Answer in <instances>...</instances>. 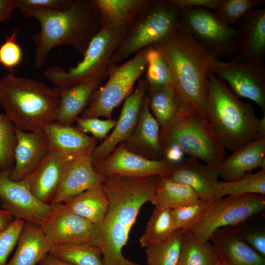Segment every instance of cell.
Segmentation results:
<instances>
[{
    "label": "cell",
    "mask_w": 265,
    "mask_h": 265,
    "mask_svg": "<svg viewBox=\"0 0 265 265\" xmlns=\"http://www.w3.org/2000/svg\"><path fill=\"white\" fill-rule=\"evenodd\" d=\"M159 177H105L101 185L108 209L102 220L93 224L90 239L92 244L101 249L104 265H140L126 259L122 249L140 209L150 201Z\"/></svg>",
    "instance_id": "cell-1"
},
{
    "label": "cell",
    "mask_w": 265,
    "mask_h": 265,
    "mask_svg": "<svg viewBox=\"0 0 265 265\" xmlns=\"http://www.w3.org/2000/svg\"><path fill=\"white\" fill-rule=\"evenodd\" d=\"M27 18L38 20L40 30L32 39L35 44L34 65L42 67L51 50L68 45L83 55L92 38L101 29V18L92 0H75L63 9H20Z\"/></svg>",
    "instance_id": "cell-2"
},
{
    "label": "cell",
    "mask_w": 265,
    "mask_h": 265,
    "mask_svg": "<svg viewBox=\"0 0 265 265\" xmlns=\"http://www.w3.org/2000/svg\"><path fill=\"white\" fill-rule=\"evenodd\" d=\"M154 47L160 52L170 69L183 106L195 109L206 115L207 83L213 57L178 26Z\"/></svg>",
    "instance_id": "cell-3"
},
{
    "label": "cell",
    "mask_w": 265,
    "mask_h": 265,
    "mask_svg": "<svg viewBox=\"0 0 265 265\" xmlns=\"http://www.w3.org/2000/svg\"><path fill=\"white\" fill-rule=\"evenodd\" d=\"M59 94L33 79L10 73L0 79V105L15 127L28 132H43L55 121Z\"/></svg>",
    "instance_id": "cell-4"
},
{
    "label": "cell",
    "mask_w": 265,
    "mask_h": 265,
    "mask_svg": "<svg viewBox=\"0 0 265 265\" xmlns=\"http://www.w3.org/2000/svg\"><path fill=\"white\" fill-rule=\"evenodd\" d=\"M206 116L218 140L230 151L258 137L259 119L253 106L241 101L225 81L212 73L207 83Z\"/></svg>",
    "instance_id": "cell-5"
},
{
    "label": "cell",
    "mask_w": 265,
    "mask_h": 265,
    "mask_svg": "<svg viewBox=\"0 0 265 265\" xmlns=\"http://www.w3.org/2000/svg\"><path fill=\"white\" fill-rule=\"evenodd\" d=\"M159 139L162 149L170 145L206 164L218 169L225 155V149L214 133L206 115L195 109L183 106L163 130Z\"/></svg>",
    "instance_id": "cell-6"
},
{
    "label": "cell",
    "mask_w": 265,
    "mask_h": 265,
    "mask_svg": "<svg viewBox=\"0 0 265 265\" xmlns=\"http://www.w3.org/2000/svg\"><path fill=\"white\" fill-rule=\"evenodd\" d=\"M179 9L170 0H148L137 16L126 26L122 42L108 66L118 64L168 36L177 26Z\"/></svg>",
    "instance_id": "cell-7"
},
{
    "label": "cell",
    "mask_w": 265,
    "mask_h": 265,
    "mask_svg": "<svg viewBox=\"0 0 265 265\" xmlns=\"http://www.w3.org/2000/svg\"><path fill=\"white\" fill-rule=\"evenodd\" d=\"M126 28L121 25L101 28L75 66L67 70L52 67L44 72L45 76L61 88H69L90 80L103 81L108 77L109 61L121 44Z\"/></svg>",
    "instance_id": "cell-8"
},
{
    "label": "cell",
    "mask_w": 265,
    "mask_h": 265,
    "mask_svg": "<svg viewBox=\"0 0 265 265\" xmlns=\"http://www.w3.org/2000/svg\"><path fill=\"white\" fill-rule=\"evenodd\" d=\"M177 26L212 57L230 60L239 51L237 28L222 22L211 10L200 7L179 8Z\"/></svg>",
    "instance_id": "cell-9"
},
{
    "label": "cell",
    "mask_w": 265,
    "mask_h": 265,
    "mask_svg": "<svg viewBox=\"0 0 265 265\" xmlns=\"http://www.w3.org/2000/svg\"><path fill=\"white\" fill-rule=\"evenodd\" d=\"M150 48L141 50L120 65L108 66L107 81L93 92L88 105L80 117L104 116L111 119L113 110L132 94L135 82L144 73Z\"/></svg>",
    "instance_id": "cell-10"
},
{
    "label": "cell",
    "mask_w": 265,
    "mask_h": 265,
    "mask_svg": "<svg viewBox=\"0 0 265 265\" xmlns=\"http://www.w3.org/2000/svg\"><path fill=\"white\" fill-rule=\"evenodd\" d=\"M265 209V195L250 194L227 196L212 200L185 230L202 240H209L216 230L236 226L261 213Z\"/></svg>",
    "instance_id": "cell-11"
},
{
    "label": "cell",
    "mask_w": 265,
    "mask_h": 265,
    "mask_svg": "<svg viewBox=\"0 0 265 265\" xmlns=\"http://www.w3.org/2000/svg\"><path fill=\"white\" fill-rule=\"evenodd\" d=\"M211 73L226 83L238 97L256 103L265 113V64L264 60L243 61L236 55L228 61L213 58Z\"/></svg>",
    "instance_id": "cell-12"
},
{
    "label": "cell",
    "mask_w": 265,
    "mask_h": 265,
    "mask_svg": "<svg viewBox=\"0 0 265 265\" xmlns=\"http://www.w3.org/2000/svg\"><path fill=\"white\" fill-rule=\"evenodd\" d=\"M175 166L163 159H150L135 154L123 142L93 167L97 173L104 177L120 175L143 178L154 176L168 177Z\"/></svg>",
    "instance_id": "cell-13"
},
{
    "label": "cell",
    "mask_w": 265,
    "mask_h": 265,
    "mask_svg": "<svg viewBox=\"0 0 265 265\" xmlns=\"http://www.w3.org/2000/svg\"><path fill=\"white\" fill-rule=\"evenodd\" d=\"M11 169L0 170V202L3 211L16 218L40 225L51 206L39 200L25 181L10 179Z\"/></svg>",
    "instance_id": "cell-14"
},
{
    "label": "cell",
    "mask_w": 265,
    "mask_h": 265,
    "mask_svg": "<svg viewBox=\"0 0 265 265\" xmlns=\"http://www.w3.org/2000/svg\"><path fill=\"white\" fill-rule=\"evenodd\" d=\"M51 206L40 226L53 246L90 242L93 223L72 212L64 203Z\"/></svg>",
    "instance_id": "cell-15"
},
{
    "label": "cell",
    "mask_w": 265,
    "mask_h": 265,
    "mask_svg": "<svg viewBox=\"0 0 265 265\" xmlns=\"http://www.w3.org/2000/svg\"><path fill=\"white\" fill-rule=\"evenodd\" d=\"M147 90L144 78H139L136 88L125 100L113 131L93 150L91 154L93 166L106 159L117 145L125 142L132 135L136 125Z\"/></svg>",
    "instance_id": "cell-16"
},
{
    "label": "cell",
    "mask_w": 265,
    "mask_h": 265,
    "mask_svg": "<svg viewBox=\"0 0 265 265\" xmlns=\"http://www.w3.org/2000/svg\"><path fill=\"white\" fill-rule=\"evenodd\" d=\"M17 142L14 151V165L9 177L16 181H23L39 166L50 148L43 132H28L15 127Z\"/></svg>",
    "instance_id": "cell-17"
},
{
    "label": "cell",
    "mask_w": 265,
    "mask_h": 265,
    "mask_svg": "<svg viewBox=\"0 0 265 265\" xmlns=\"http://www.w3.org/2000/svg\"><path fill=\"white\" fill-rule=\"evenodd\" d=\"M76 158L50 151L37 169L23 181L39 200L50 205L65 170Z\"/></svg>",
    "instance_id": "cell-18"
},
{
    "label": "cell",
    "mask_w": 265,
    "mask_h": 265,
    "mask_svg": "<svg viewBox=\"0 0 265 265\" xmlns=\"http://www.w3.org/2000/svg\"><path fill=\"white\" fill-rule=\"evenodd\" d=\"M167 178L174 183L190 187L199 199H214L219 182L217 169L201 164L197 159H184L175 166Z\"/></svg>",
    "instance_id": "cell-19"
},
{
    "label": "cell",
    "mask_w": 265,
    "mask_h": 265,
    "mask_svg": "<svg viewBox=\"0 0 265 265\" xmlns=\"http://www.w3.org/2000/svg\"><path fill=\"white\" fill-rule=\"evenodd\" d=\"M105 178L94 170L91 154L78 157L65 170L50 205L63 203L86 190L102 184Z\"/></svg>",
    "instance_id": "cell-20"
},
{
    "label": "cell",
    "mask_w": 265,
    "mask_h": 265,
    "mask_svg": "<svg viewBox=\"0 0 265 265\" xmlns=\"http://www.w3.org/2000/svg\"><path fill=\"white\" fill-rule=\"evenodd\" d=\"M159 132V125L150 110L145 94L135 128L123 143L130 151L142 157L150 159H163Z\"/></svg>",
    "instance_id": "cell-21"
},
{
    "label": "cell",
    "mask_w": 265,
    "mask_h": 265,
    "mask_svg": "<svg viewBox=\"0 0 265 265\" xmlns=\"http://www.w3.org/2000/svg\"><path fill=\"white\" fill-rule=\"evenodd\" d=\"M209 240L221 262L228 265H265V257L251 248L234 227L216 230Z\"/></svg>",
    "instance_id": "cell-22"
},
{
    "label": "cell",
    "mask_w": 265,
    "mask_h": 265,
    "mask_svg": "<svg viewBox=\"0 0 265 265\" xmlns=\"http://www.w3.org/2000/svg\"><path fill=\"white\" fill-rule=\"evenodd\" d=\"M240 34L236 56L243 61L264 60L265 57V9L249 11L237 24Z\"/></svg>",
    "instance_id": "cell-23"
},
{
    "label": "cell",
    "mask_w": 265,
    "mask_h": 265,
    "mask_svg": "<svg viewBox=\"0 0 265 265\" xmlns=\"http://www.w3.org/2000/svg\"><path fill=\"white\" fill-rule=\"evenodd\" d=\"M43 132L51 151L74 157L91 154L98 144L97 139L73 125H62L54 121L46 125Z\"/></svg>",
    "instance_id": "cell-24"
},
{
    "label": "cell",
    "mask_w": 265,
    "mask_h": 265,
    "mask_svg": "<svg viewBox=\"0 0 265 265\" xmlns=\"http://www.w3.org/2000/svg\"><path fill=\"white\" fill-rule=\"evenodd\" d=\"M265 136L258 137L224 159L217 169L218 177L232 182L258 167L265 168Z\"/></svg>",
    "instance_id": "cell-25"
},
{
    "label": "cell",
    "mask_w": 265,
    "mask_h": 265,
    "mask_svg": "<svg viewBox=\"0 0 265 265\" xmlns=\"http://www.w3.org/2000/svg\"><path fill=\"white\" fill-rule=\"evenodd\" d=\"M102 81L90 80L69 88L56 87L60 99L55 122L62 125H72L88 105L93 92Z\"/></svg>",
    "instance_id": "cell-26"
},
{
    "label": "cell",
    "mask_w": 265,
    "mask_h": 265,
    "mask_svg": "<svg viewBox=\"0 0 265 265\" xmlns=\"http://www.w3.org/2000/svg\"><path fill=\"white\" fill-rule=\"evenodd\" d=\"M17 244L14 255L6 265H36L53 246L40 225L26 222Z\"/></svg>",
    "instance_id": "cell-27"
},
{
    "label": "cell",
    "mask_w": 265,
    "mask_h": 265,
    "mask_svg": "<svg viewBox=\"0 0 265 265\" xmlns=\"http://www.w3.org/2000/svg\"><path fill=\"white\" fill-rule=\"evenodd\" d=\"M99 13L102 28L127 26L137 16L148 0H92Z\"/></svg>",
    "instance_id": "cell-28"
},
{
    "label": "cell",
    "mask_w": 265,
    "mask_h": 265,
    "mask_svg": "<svg viewBox=\"0 0 265 265\" xmlns=\"http://www.w3.org/2000/svg\"><path fill=\"white\" fill-rule=\"evenodd\" d=\"M63 203L72 212L93 224L102 220L108 205L101 184L68 199Z\"/></svg>",
    "instance_id": "cell-29"
},
{
    "label": "cell",
    "mask_w": 265,
    "mask_h": 265,
    "mask_svg": "<svg viewBox=\"0 0 265 265\" xmlns=\"http://www.w3.org/2000/svg\"><path fill=\"white\" fill-rule=\"evenodd\" d=\"M146 95L160 130L165 128L183 107L173 85L147 89Z\"/></svg>",
    "instance_id": "cell-30"
},
{
    "label": "cell",
    "mask_w": 265,
    "mask_h": 265,
    "mask_svg": "<svg viewBox=\"0 0 265 265\" xmlns=\"http://www.w3.org/2000/svg\"><path fill=\"white\" fill-rule=\"evenodd\" d=\"M199 199L190 187L174 183L167 177L159 176L150 201L156 207L173 209Z\"/></svg>",
    "instance_id": "cell-31"
},
{
    "label": "cell",
    "mask_w": 265,
    "mask_h": 265,
    "mask_svg": "<svg viewBox=\"0 0 265 265\" xmlns=\"http://www.w3.org/2000/svg\"><path fill=\"white\" fill-rule=\"evenodd\" d=\"M221 263L210 240H202L185 230L178 265H221Z\"/></svg>",
    "instance_id": "cell-32"
},
{
    "label": "cell",
    "mask_w": 265,
    "mask_h": 265,
    "mask_svg": "<svg viewBox=\"0 0 265 265\" xmlns=\"http://www.w3.org/2000/svg\"><path fill=\"white\" fill-rule=\"evenodd\" d=\"M177 230L175 227L171 209L155 207L139 241L142 247L166 240Z\"/></svg>",
    "instance_id": "cell-33"
},
{
    "label": "cell",
    "mask_w": 265,
    "mask_h": 265,
    "mask_svg": "<svg viewBox=\"0 0 265 265\" xmlns=\"http://www.w3.org/2000/svg\"><path fill=\"white\" fill-rule=\"evenodd\" d=\"M257 194L265 196V168L248 173L232 182H218L214 200L226 196H240Z\"/></svg>",
    "instance_id": "cell-34"
},
{
    "label": "cell",
    "mask_w": 265,
    "mask_h": 265,
    "mask_svg": "<svg viewBox=\"0 0 265 265\" xmlns=\"http://www.w3.org/2000/svg\"><path fill=\"white\" fill-rule=\"evenodd\" d=\"M49 254L75 265H104L101 249L90 242L54 245Z\"/></svg>",
    "instance_id": "cell-35"
},
{
    "label": "cell",
    "mask_w": 265,
    "mask_h": 265,
    "mask_svg": "<svg viewBox=\"0 0 265 265\" xmlns=\"http://www.w3.org/2000/svg\"><path fill=\"white\" fill-rule=\"evenodd\" d=\"M185 230H177L166 240L146 248L147 265H178Z\"/></svg>",
    "instance_id": "cell-36"
},
{
    "label": "cell",
    "mask_w": 265,
    "mask_h": 265,
    "mask_svg": "<svg viewBox=\"0 0 265 265\" xmlns=\"http://www.w3.org/2000/svg\"><path fill=\"white\" fill-rule=\"evenodd\" d=\"M145 77L147 89L174 85L170 69L165 58L155 47H151L147 55Z\"/></svg>",
    "instance_id": "cell-37"
},
{
    "label": "cell",
    "mask_w": 265,
    "mask_h": 265,
    "mask_svg": "<svg viewBox=\"0 0 265 265\" xmlns=\"http://www.w3.org/2000/svg\"><path fill=\"white\" fill-rule=\"evenodd\" d=\"M15 127L5 113H0V170L12 169L17 139Z\"/></svg>",
    "instance_id": "cell-38"
},
{
    "label": "cell",
    "mask_w": 265,
    "mask_h": 265,
    "mask_svg": "<svg viewBox=\"0 0 265 265\" xmlns=\"http://www.w3.org/2000/svg\"><path fill=\"white\" fill-rule=\"evenodd\" d=\"M264 0H221L218 8L214 12L224 23L231 26L237 24L249 11L257 8Z\"/></svg>",
    "instance_id": "cell-39"
},
{
    "label": "cell",
    "mask_w": 265,
    "mask_h": 265,
    "mask_svg": "<svg viewBox=\"0 0 265 265\" xmlns=\"http://www.w3.org/2000/svg\"><path fill=\"white\" fill-rule=\"evenodd\" d=\"M212 201L199 199L193 203L171 209L176 230H185L203 212Z\"/></svg>",
    "instance_id": "cell-40"
},
{
    "label": "cell",
    "mask_w": 265,
    "mask_h": 265,
    "mask_svg": "<svg viewBox=\"0 0 265 265\" xmlns=\"http://www.w3.org/2000/svg\"><path fill=\"white\" fill-rule=\"evenodd\" d=\"M25 222L16 218L6 229L0 232V265H6L7 258L17 244Z\"/></svg>",
    "instance_id": "cell-41"
},
{
    "label": "cell",
    "mask_w": 265,
    "mask_h": 265,
    "mask_svg": "<svg viewBox=\"0 0 265 265\" xmlns=\"http://www.w3.org/2000/svg\"><path fill=\"white\" fill-rule=\"evenodd\" d=\"M18 30L14 29L0 46V65L10 70L21 63L23 57L22 50L15 40Z\"/></svg>",
    "instance_id": "cell-42"
},
{
    "label": "cell",
    "mask_w": 265,
    "mask_h": 265,
    "mask_svg": "<svg viewBox=\"0 0 265 265\" xmlns=\"http://www.w3.org/2000/svg\"><path fill=\"white\" fill-rule=\"evenodd\" d=\"M75 122L77 127L84 133L89 132L97 140L105 139L111 130L115 127L116 121L98 118H81L78 117Z\"/></svg>",
    "instance_id": "cell-43"
},
{
    "label": "cell",
    "mask_w": 265,
    "mask_h": 265,
    "mask_svg": "<svg viewBox=\"0 0 265 265\" xmlns=\"http://www.w3.org/2000/svg\"><path fill=\"white\" fill-rule=\"evenodd\" d=\"M241 238L255 251L265 257V230L264 227L235 228Z\"/></svg>",
    "instance_id": "cell-44"
},
{
    "label": "cell",
    "mask_w": 265,
    "mask_h": 265,
    "mask_svg": "<svg viewBox=\"0 0 265 265\" xmlns=\"http://www.w3.org/2000/svg\"><path fill=\"white\" fill-rule=\"evenodd\" d=\"M75 0H15L17 8L20 9H57L68 8Z\"/></svg>",
    "instance_id": "cell-45"
},
{
    "label": "cell",
    "mask_w": 265,
    "mask_h": 265,
    "mask_svg": "<svg viewBox=\"0 0 265 265\" xmlns=\"http://www.w3.org/2000/svg\"><path fill=\"white\" fill-rule=\"evenodd\" d=\"M180 8L186 7H200L216 11L219 7L221 0H170Z\"/></svg>",
    "instance_id": "cell-46"
},
{
    "label": "cell",
    "mask_w": 265,
    "mask_h": 265,
    "mask_svg": "<svg viewBox=\"0 0 265 265\" xmlns=\"http://www.w3.org/2000/svg\"><path fill=\"white\" fill-rule=\"evenodd\" d=\"M163 159L176 165L184 159V153L177 145H170L162 149Z\"/></svg>",
    "instance_id": "cell-47"
},
{
    "label": "cell",
    "mask_w": 265,
    "mask_h": 265,
    "mask_svg": "<svg viewBox=\"0 0 265 265\" xmlns=\"http://www.w3.org/2000/svg\"><path fill=\"white\" fill-rule=\"evenodd\" d=\"M17 8L15 0H0V24L10 19L15 8Z\"/></svg>",
    "instance_id": "cell-48"
},
{
    "label": "cell",
    "mask_w": 265,
    "mask_h": 265,
    "mask_svg": "<svg viewBox=\"0 0 265 265\" xmlns=\"http://www.w3.org/2000/svg\"><path fill=\"white\" fill-rule=\"evenodd\" d=\"M39 265H75L71 263L54 257L50 254L45 255L38 263Z\"/></svg>",
    "instance_id": "cell-49"
},
{
    "label": "cell",
    "mask_w": 265,
    "mask_h": 265,
    "mask_svg": "<svg viewBox=\"0 0 265 265\" xmlns=\"http://www.w3.org/2000/svg\"><path fill=\"white\" fill-rule=\"evenodd\" d=\"M13 217L0 209V232L6 229L13 221Z\"/></svg>",
    "instance_id": "cell-50"
},
{
    "label": "cell",
    "mask_w": 265,
    "mask_h": 265,
    "mask_svg": "<svg viewBox=\"0 0 265 265\" xmlns=\"http://www.w3.org/2000/svg\"><path fill=\"white\" fill-rule=\"evenodd\" d=\"M257 133L258 137L265 136V113H264L263 117L259 120Z\"/></svg>",
    "instance_id": "cell-51"
},
{
    "label": "cell",
    "mask_w": 265,
    "mask_h": 265,
    "mask_svg": "<svg viewBox=\"0 0 265 265\" xmlns=\"http://www.w3.org/2000/svg\"><path fill=\"white\" fill-rule=\"evenodd\" d=\"M221 265H228L226 264L225 263L222 262Z\"/></svg>",
    "instance_id": "cell-52"
}]
</instances>
